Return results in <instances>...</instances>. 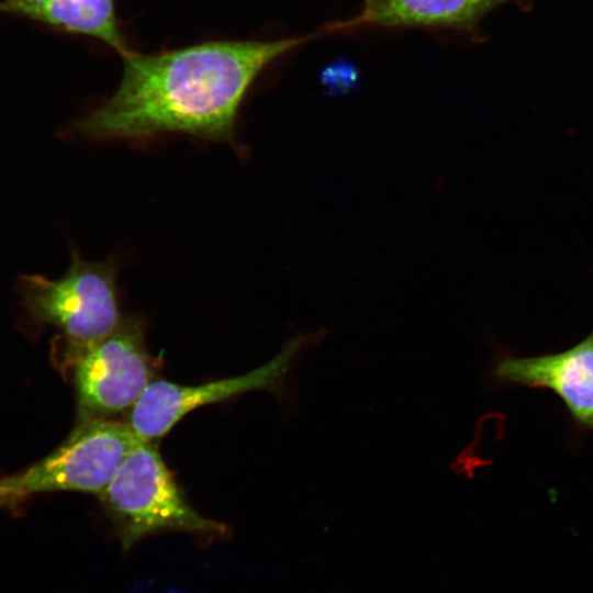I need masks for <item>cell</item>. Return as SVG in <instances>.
Returning a JSON list of instances; mask_svg holds the SVG:
<instances>
[{
    "label": "cell",
    "mask_w": 593,
    "mask_h": 593,
    "mask_svg": "<svg viewBox=\"0 0 593 593\" xmlns=\"http://www.w3.org/2000/svg\"><path fill=\"white\" fill-rule=\"evenodd\" d=\"M324 337L323 329L298 334L270 360L232 378L199 385L154 379L128 412L126 423L141 440L155 441L164 437L186 414L203 405L255 390L268 391L283 400L288 396L290 379L296 365Z\"/></svg>",
    "instance_id": "4"
},
{
    "label": "cell",
    "mask_w": 593,
    "mask_h": 593,
    "mask_svg": "<svg viewBox=\"0 0 593 593\" xmlns=\"http://www.w3.org/2000/svg\"><path fill=\"white\" fill-rule=\"evenodd\" d=\"M98 497L125 549L165 530L210 536L226 533L224 525L191 506L154 441L139 439Z\"/></svg>",
    "instance_id": "3"
},
{
    "label": "cell",
    "mask_w": 593,
    "mask_h": 593,
    "mask_svg": "<svg viewBox=\"0 0 593 593\" xmlns=\"http://www.w3.org/2000/svg\"><path fill=\"white\" fill-rule=\"evenodd\" d=\"M0 500L9 501V486L5 479L0 480Z\"/></svg>",
    "instance_id": "10"
},
{
    "label": "cell",
    "mask_w": 593,
    "mask_h": 593,
    "mask_svg": "<svg viewBox=\"0 0 593 593\" xmlns=\"http://www.w3.org/2000/svg\"><path fill=\"white\" fill-rule=\"evenodd\" d=\"M302 42L214 41L157 54L130 52L116 91L77 121L76 130L98 139L178 132L234 143L251 83Z\"/></svg>",
    "instance_id": "1"
},
{
    "label": "cell",
    "mask_w": 593,
    "mask_h": 593,
    "mask_svg": "<svg viewBox=\"0 0 593 593\" xmlns=\"http://www.w3.org/2000/svg\"><path fill=\"white\" fill-rule=\"evenodd\" d=\"M116 273L118 262L113 257L90 262L72 247L70 266L61 278L21 275L16 287L30 317L38 324L57 327L76 359L113 333L124 318Z\"/></svg>",
    "instance_id": "2"
},
{
    "label": "cell",
    "mask_w": 593,
    "mask_h": 593,
    "mask_svg": "<svg viewBox=\"0 0 593 593\" xmlns=\"http://www.w3.org/2000/svg\"><path fill=\"white\" fill-rule=\"evenodd\" d=\"M138 440L126 422L79 421L67 439L48 456L22 473L5 478L9 501L59 491L99 496Z\"/></svg>",
    "instance_id": "5"
},
{
    "label": "cell",
    "mask_w": 593,
    "mask_h": 593,
    "mask_svg": "<svg viewBox=\"0 0 593 593\" xmlns=\"http://www.w3.org/2000/svg\"><path fill=\"white\" fill-rule=\"evenodd\" d=\"M506 0H367L345 26L460 25Z\"/></svg>",
    "instance_id": "9"
},
{
    "label": "cell",
    "mask_w": 593,
    "mask_h": 593,
    "mask_svg": "<svg viewBox=\"0 0 593 593\" xmlns=\"http://www.w3.org/2000/svg\"><path fill=\"white\" fill-rule=\"evenodd\" d=\"M154 372L143 322L124 317L113 333L75 359L79 421L130 412L154 380Z\"/></svg>",
    "instance_id": "6"
},
{
    "label": "cell",
    "mask_w": 593,
    "mask_h": 593,
    "mask_svg": "<svg viewBox=\"0 0 593 593\" xmlns=\"http://www.w3.org/2000/svg\"><path fill=\"white\" fill-rule=\"evenodd\" d=\"M0 12L96 37L122 57L131 52L120 30L114 0H2Z\"/></svg>",
    "instance_id": "8"
},
{
    "label": "cell",
    "mask_w": 593,
    "mask_h": 593,
    "mask_svg": "<svg viewBox=\"0 0 593 593\" xmlns=\"http://www.w3.org/2000/svg\"><path fill=\"white\" fill-rule=\"evenodd\" d=\"M491 374L501 383L553 391L579 424L593 428V333L559 354L530 358L502 356L494 362Z\"/></svg>",
    "instance_id": "7"
}]
</instances>
